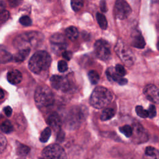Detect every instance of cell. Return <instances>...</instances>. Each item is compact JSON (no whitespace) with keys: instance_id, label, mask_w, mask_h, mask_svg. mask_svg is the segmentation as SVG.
<instances>
[{"instance_id":"1","label":"cell","mask_w":159,"mask_h":159,"mask_svg":"<svg viewBox=\"0 0 159 159\" xmlns=\"http://www.w3.org/2000/svg\"><path fill=\"white\" fill-rule=\"evenodd\" d=\"M52 58L50 54L44 50L36 52L30 58L29 68L35 74L47 71L50 66Z\"/></svg>"},{"instance_id":"2","label":"cell","mask_w":159,"mask_h":159,"mask_svg":"<svg viewBox=\"0 0 159 159\" xmlns=\"http://www.w3.org/2000/svg\"><path fill=\"white\" fill-rule=\"evenodd\" d=\"M112 98V94L108 89L103 86H97L91 94L89 102L93 107L101 109L109 104Z\"/></svg>"},{"instance_id":"3","label":"cell","mask_w":159,"mask_h":159,"mask_svg":"<svg viewBox=\"0 0 159 159\" xmlns=\"http://www.w3.org/2000/svg\"><path fill=\"white\" fill-rule=\"evenodd\" d=\"M88 115V110L84 106H75L69 111L65 119V124L68 129H76L85 120Z\"/></svg>"},{"instance_id":"4","label":"cell","mask_w":159,"mask_h":159,"mask_svg":"<svg viewBox=\"0 0 159 159\" xmlns=\"http://www.w3.org/2000/svg\"><path fill=\"white\" fill-rule=\"evenodd\" d=\"M43 36L42 34L35 32H28L18 35L14 40V46L22 48H30V47H35L43 40Z\"/></svg>"},{"instance_id":"5","label":"cell","mask_w":159,"mask_h":159,"mask_svg":"<svg viewBox=\"0 0 159 159\" xmlns=\"http://www.w3.org/2000/svg\"><path fill=\"white\" fill-rule=\"evenodd\" d=\"M34 101L39 107H48L54 102L53 94L47 86L40 85L35 91Z\"/></svg>"},{"instance_id":"6","label":"cell","mask_w":159,"mask_h":159,"mask_svg":"<svg viewBox=\"0 0 159 159\" xmlns=\"http://www.w3.org/2000/svg\"><path fill=\"white\" fill-rule=\"evenodd\" d=\"M114 49L118 57L127 66H130L134 64L135 61L134 54L124 42L119 40Z\"/></svg>"},{"instance_id":"7","label":"cell","mask_w":159,"mask_h":159,"mask_svg":"<svg viewBox=\"0 0 159 159\" xmlns=\"http://www.w3.org/2000/svg\"><path fill=\"white\" fill-rule=\"evenodd\" d=\"M94 53L96 56L102 61H107L111 57V52L109 43L105 40H98L94 45Z\"/></svg>"},{"instance_id":"8","label":"cell","mask_w":159,"mask_h":159,"mask_svg":"<svg viewBox=\"0 0 159 159\" xmlns=\"http://www.w3.org/2000/svg\"><path fill=\"white\" fill-rule=\"evenodd\" d=\"M42 155L47 158H66V154L63 148L58 144H50L43 148Z\"/></svg>"},{"instance_id":"9","label":"cell","mask_w":159,"mask_h":159,"mask_svg":"<svg viewBox=\"0 0 159 159\" xmlns=\"http://www.w3.org/2000/svg\"><path fill=\"white\" fill-rule=\"evenodd\" d=\"M131 12V7L125 0H116L114 14L117 19L124 20L127 18Z\"/></svg>"},{"instance_id":"10","label":"cell","mask_w":159,"mask_h":159,"mask_svg":"<svg viewBox=\"0 0 159 159\" xmlns=\"http://www.w3.org/2000/svg\"><path fill=\"white\" fill-rule=\"evenodd\" d=\"M50 81L52 88L57 90H61L65 91L69 89L70 87L68 80L65 76L53 75L50 78Z\"/></svg>"},{"instance_id":"11","label":"cell","mask_w":159,"mask_h":159,"mask_svg":"<svg viewBox=\"0 0 159 159\" xmlns=\"http://www.w3.org/2000/svg\"><path fill=\"white\" fill-rule=\"evenodd\" d=\"M133 139L135 143H143L148 140V134L145 129L140 124H135L133 125Z\"/></svg>"},{"instance_id":"12","label":"cell","mask_w":159,"mask_h":159,"mask_svg":"<svg viewBox=\"0 0 159 159\" xmlns=\"http://www.w3.org/2000/svg\"><path fill=\"white\" fill-rule=\"evenodd\" d=\"M50 42L52 44V47L55 52L61 51L65 49L67 47L65 38L61 34L57 33L53 34L50 39Z\"/></svg>"},{"instance_id":"13","label":"cell","mask_w":159,"mask_h":159,"mask_svg":"<svg viewBox=\"0 0 159 159\" xmlns=\"http://www.w3.org/2000/svg\"><path fill=\"white\" fill-rule=\"evenodd\" d=\"M146 98L155 104H159V89L154 84H148L143 89Z\"/></svg>"},{"instance_id":"14","label":"cell","mask_w":159,"mask_h":159,"mask_svg":"<svg viewBox=\"0 0 159 159\" xmlns=\"http://www.w3.org/2000/svg\"><path fill=\"white\" fill-rule=\"evenodd\" d=\"M106 73L109 81H115L120 85H124L127 84L128 82L127 79L123 78V76L119 75L116 73L115 70V68H114L112 67H111L107 68V70L106 71Z\"/></svg>"},{"instance_id":"15","label":"cell","mask_w":159,"mask_h":159,"mask_svg":"<svg viewBox=\"0 0 159 159\" xmlns=\"http://www.w3.org/2000/svg\"><path fill=\"white\" fill-rule=\"evenodd\" d=\"M131 44L133 47L137 48H143L145 46V41L140 32L135 30L132 34Z\"/></svg>"},{"instance_id":"16","label":"cell","mask_w":159,"mask_h":159,"mask_svg":"<svg viewBox=\"0 0 159 159\" xmlns=\"http://www.w3.org/2000/svg\"><path fill=\"white\" fill-rule=\"evenodd\" d=\"M47 122L50 125V127L53 128L54 130L60 129V127L61 125V120L57 113H52L48 117Z\"/></svg>"},{"instance_id":"17","label":"cell","mask_w":159,"mask_h":159,"mask_svg":"<svg viewBox=\"0 0 159 159\" xmlns=\"http://www.w3.org/2000/svg\"><path fill=\"white\" fill-rule=\"evenodd\" d=\"M22 79L21 73L17 70H11L7 74V80L12 84H19Z\"/></svg>"},{"instance_id":"18","label":"cell","mask_w":159,"mask_h":159,"mask_svg":"<svg viewBox=\"0 0 159 159\" xmlns=\"http://www.w3.org/2000/svg\"><path fill=\"white\" fill-rule=\"evenodd\" d=\"M30 52V48L20 49L14 56V61L16 62H22L24 61L29 56Z\"/></svg>"},{"instance_id":"19","label":"cell","mask_w":159,"mask_h":159,"mask_svg":"<svg viewBox=\"0 0 159 159\" xmlns=\"http://www.w3.org/2000/svg\"><path fill=\"white\" fill-rule=\"evenodd\" d=\"M65 35L70 40H75L78 38L79 32L76 27L70 26L65 29Z\"/></svg>"},{"instance_id":"20","label":"cell","mask_w":159,"mask_h":159,"mask_svg":"<svg viewBox=\"0 0 159 159\" xmlns=\"http://www.w3.org/2000/svg\"><path fill=\"white\" fill-rule=\"evenodd\" d=\"M116 114V111L112 108H106L104 109L100 116V119L102 121L112 119Z\"/></svg>"},{"instance_id":"21","label":"cell","mask_w":159,"mask_h":159,"mask_svg":"<svg viewBox=\"0 0 159 159\" xmlns=\"http://www.w3.org/2000/svg\"><path fill=\"white\" fill-rule=\"evenodd\" d=\"M30 152V148L22 143H19L16 148V153L18 156L21 157H26Z\"/></svg>"},{"instance_id":"22","label":"cell","mask_w":159,"mask_h":159,"mask_svg":"<svg viewBox=\"0 0 159 159\" xmlns=\"http://www.w3.org/2000/svg\"><path fill=\"white\" fill-rule=\"evenodd\" d=\"M96 20L99 25V27L102 29L105 30L107 27V21L105 16L101 13L97 12L96 14Z\"/></svg>"},{"instance_id":"23","label":"cell","mask_w":159,"mask_h":159,"mask_svg":"<svg viewBox=\"0 0 159 159\" xmlns=\"http://www.w3.org/2000/svg\"><path fill=\"white\" fill-rule=\"evenodd\" d=\"M1 131L5 134H10L13 131L14 128L11 122L8 120H6L1 123Z\"/></svg>"},{"instance_id":"24","label":"cell","mask_w":159,"mask_h":159,"mask_svg":"<svg viewBox=\"0 0 159 159\" xmlns=\"http://www.w3.org/2000/svg\"><path fill=\"white\" fill-rule=\"evenodd\" d=\"M0 56H1L0 57L1 63L2 64L9 62L10 61H11L12 58V55L9 52H7L6 50H3V49H1Z\"/></svg>"},{"instance_id":"25","label":"cell","mask_w":159,"mask_h":159,"mask_svg":"<svg viewBox=\"0 0 159 159\" xmlns=\"http://www.w3.org/2000/svg\"><path fill=\"white\" fill-rule=\"evenodd\" d=\"M145 155L154 158H159V151L155 148L148 146L146 147L145 151Z\"/></svg>"},{"instance_id":"26","label":"cell","mask_w":159,"mask_h":159,"mask_svg":"<svg viewBox=\"0 0 159 159\" xmlns=\"http://www.w3.org/2000/svg\"><path fill=\"white\" fill-rule=\"evenodd\" d=\"M88 78L92 84H96L99 80V75L95 70H90L88 72Z\"/></svg>"},{"instance_id":"27","label":"cell","mask_w":159,"mask_h":159,"mask_svg":"<svg viewBox=\"0 0 159 159\" xmlns=\"http://www.w3.org/2000/svg\"><path fill=\"white\" fill-rule=\"evenodd\" d=\"M119 131L127 137H130L133 134V127L129 125H125L119 128Z\"/></svg>"},{"instance_id":"28","label":"cell","mask_w":159,"mask_h":159,"mask_svg":"<svg viewBox=\"0 0 159 159\" xmlns=\"http://www.w3.org/2000/svg\"><path fill=\"white\" fill-rule=\"evenodd\" d=\"M51 129L50 127H46L41 133L40 136V141L41 142H47L51 135Z\"/></svg>"},{"instance_id":"29","label":"cell","mask_w":159,"mask_h":159,"mask_svg":"<svg viewBox=\"0 0 159 159\" xmlns=\"http://www.w3.org/2000/svg\"><path fill=\"white\" fill-rule=\"evenodd\" d=\"M83 0H71V6L75 12L80 11L83 7Z\"/></svg>"},{"instance_id":"30","label":"cell","mask_w":159,"mask_h":159,"mask_svg":"<svg viewBox=\"0 0 159 159\" xmlns=\"http://www.w3.org/2000/svg\"><path fill=\"white\" fill-rule=\"evenodd\" d=\"M135 112L137 114L142 118L148 117V110H145L141 106H137L135 107Z\"/></svg>"},{"instance_id":"31","label":"cell","mask_w":159,"mask_h":159,"mask_svg":"<svg viewBox=\"0 0 159 159\" xmlns=\"http://www.w3.org/2000/svg\"><path fill=\"white\" fill-rule=\"evenodd\" d=\"M19 22L24 26H29L32 24V19L28 16H23L19 19Z\"/></svg>"},{"instance_id":"32","label":"cell","mask_w":159,"mask_h":159,"mask_svg":"<svg viewBox=\"0 0 159 159\" xmlns=\"http://www.w3.org/2000/svg\"><path fill=\"white\" fill-rule=\"evenodd\" d=\"M68 64L65 60H60L58 63V70L60 72L63 73L68 70Z\"/></svg>"},{"instance_id":"33","label":"cell","mask_w":159,"mask_h":159,"mask_svg":"<svg viewBox=\"0 0 159 159\" xmlns=\"http://www.w3.org/2000/svg\"><path fill=\"white\" fill-rule=\"evenodd\" d=\"M115 70H116V73L121 76H125L126 75V73H127L124 67L122 65H120V64H117L116 65Z\"/></svg>"},{"instance_id":"34","label":"cell","mask_w":159,"mask_h":159,"mask_svg":"<svg viewBox=\"0 0 159 159\" xmlns=\"http://www.w3.org/2000/svg\"><path fill=\"white\" fill-rule=\"evenodd\" d=\"M9 17V12L8 11L5 9H1V24H2L6 22Z\"/></svg>"},{"instance_id":"35","label":"cell","mask_w":159,"mask_h":159,"mask_svg":"<svg viewBox=\"0 0 159 159\" xmlns=\"http://www.w3.org/2000/svg\"><path fill=\"white\" fill-rule=\"evenodd\" d=\"M148 117L149 118H153L157 114L155 106L153 104H150V106L148 107Z\"/></svg>"},{"instance_id":"36","label":"cell","mask_w":159,"mask_h":159,"mask_svg":"<svg viewBox=\"0 0 159 159\" xmlns=\"http://www.w3.org/2000/svg\"><path fill=\"white\" fill-rule=\"evenodd\" d=\"M0 143H1V145H0L1 153H2L3 152V151L4 150V149L6 148V145H7V140H6V137H5L2 134L1 135Z\"/></svg>"},{"instance_id":"37","label":"cell","mask_w":159,"mask_h":159,"mask_svg":"<svg viewBox=\"0 0 159 159\" xmlns=\"http://www.w3.org/2000/svg\"><path fill=\"white\" fill-rule=\"evenodd\" d=\"M73 56V53L71 52L70 51H67V50H65L62 53V57L63 58H65L66 60H70L71 58H72Z\"/></svg>"},{"instance_id":"38","label":"cell","mask_w":159,"mask_h":159,"mask_svg":"<svg viewBox=\"0 0 159 159\" xmlns=\"http://www.w3.org/2000/svg\"><path fill=\"white\" fill-rule=\"evenodd\" d=\"M23 0H8L9 4L11 7H16L20 5Z\"/></svg>"},{"instance_id":"39","label":"cell","mask_w":159,"mask_h":159,"mask_svg":"<svg viewBox=\"0 0 159 159\" xmlns=\"http://www.w3.org/2000/svg\"><path fill=\"white\" fill-rule=\"evenodd\" d=\"M4 112L7 117H10L12 112V109L10 106H6L4 108Z\"/></svg>"},{"instance_id":"40","label":"cell","mask_w":159,"mask_h":159,"mask_svg":"<svg viewBox=\"0 0 159 159\" xmlns=\"http://www.w3.org/2000/svg\"><path fill=\"white\" fill-rule=\"evenodd\" d=\"M100 7H101V10L102 12H106L107 11V6H106V3L104 1H102L101 2Z\"/></svg>"},{"instance_id":"41","label":"cell","mask_w":159,"mask_h":159,"mask_svg":"<svg viewBox=\"0 0 159 159\" xmlns=\"http://www.w3.org/2000/svg\"><path fill=\"white\" fill-rule=\"evenodd\" d=\"M65 138V134L63 133V131H60L59 132V134H58V136H57V141H59V142H62L63 140V139Z\"/></svg>"},{"instance_id":"42","label":"cell","mask_w":159,"mask_h":159,"mask_svg":"<svg viewBox=\"0 0 159 159\" xmlns=\"http://www.w3.org/2000/svg\"><path fill=\"white\" fill-rule=\"evenodd\" d=\"M3 97H4V92H3V90L2 89H1V97H0V98L2 99Z\"/></svg>"},{"instance_id":"43","label":"cell","mask_w":159,"mask_h":159,"mask_svg":"<svg viewBox=\"0 0 159 159\" xmlns=\"http://www.w3.org/2000/svg\"><path fill=\"white\" fill-rule=\"evenodd\" d=\"M157 47H158V50H159V42H158V45H157Z\"/></svg>"}]
</instances>
